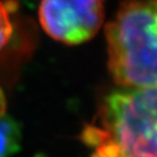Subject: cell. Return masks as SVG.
Listing matches in <instances>:
<instances>
[{
    "instance_id": "cell-1",
    "label": "cell",
    "mask_w": 157,
    "mask_h": 157,
    "mask_svg": "<svg viewBox=\"0 0 157 157\" xmlns=\"http://www.w3.org/2000/svg\"><path fill=\"white\" fill-rule=\"evenodd\" d=\"M99 124L82 139L94 147L91 157H157V87L120 86L105 95Z\"/></svg>"
},
{
    "instance_id": "cell-2",
    "label": "cell",
    "mask_w": 157,
    "mask_h": 157,
    "mask_svg": "<svg viewBox=\"0 0 157 157\" xmlns=\"http://www.w3.org/2000/svg\"><path fill=\"white\" fill-rule=\"evenodd\" d=\"M108 67L124 87H157V0L124 1L106 26Z\"/></svg>"
},
{
    "instance_id": "cell-3",
    "label": "cell",
    "mask_w": 157,
    "mask_h": 157,
    "mask_svg": "<svg viewBox=\"0 0 157 157\" xmlns=\"http://www.w3.org/2000/svg\"><path fill=\"white\" fill-rule=\"evenodd\" d=\"M40 23L50 37L67 44L91 40L104 21L101 0H41Z\"/></svg>"
},
{
    "instance_id": "cell-4",
    "label": "cell",
    "mask_w": 157,
    "mask_h": 157,
    "mask_svg": "<svg viewBox=\"0 0 157 157\" xmlns=\"http://www.w3.org/2000/svg\"><path fill=\"white\" fill-rule=\"evenodd\" d=\"M20 124L7 113L4 90L0 87V157H11L20 150Z\"/></svg>"
},
{
    "instance_id": "cell-5",
    "label": "cell",
    "mask_w": 157,
    "mask_h": 157,
    "mask_svg": "<svg viewBox=\"0 0 157 157\" xmlns=\"http://www.w3.org/2000/svg\"><path fill=\"white\" fill-rule=\"evenodd\" d=\"M13 34L11 11L2 0H0V52L10 42Z\"/></svg>"
}]
</instances>
